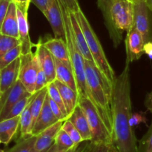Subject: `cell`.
Returning a JSON list of instances; mask_svg holds the SVG:
<instances>
[{
    "label": "cell",
    "instance_id": "obj_46",
    "mask_svg": "<svg viewBox=\"0 0 152 152\" xmlns=\"http://www.w3.org/2000/svg\"><path fill=\"white\" fill-rule=\"evenodd\" d=\"M66 151H68V150L63 149V148L58 146L56 143H53L46 152H65Z\"/></svg>",
    "mask_w": 152,
    "mask_h": 152
},
{
    "label": "cell",
    "instance_id": "obj_30",
    "mask_svg": "<svg viewBox=\"0 0 152 152\" xmlns=\"http://www.w3.org/2000/svg\"><path fill=\"white\" fill-rule=\"evenodd\" d=\"M22 55V47L21 45L16 46L15 48H12L9 51H7L5 54L3 55L1 58H0V70L3 69L10 65L11 62L16 60L17 58L20 57Z\"/></svg>",
    "mask_w": 152,
    "mask_h": 152
},
{
    "label": "cell",
    "instance_id": "obj_32",
    "mask_svg": "<svg viewBox=\"0 0 152 152\" xmlns=\"http://www.w3.org/2000/svg\"><path fill=\"white\" fill-rule=\"evenodd\" d=\"M62 129L69 135L70 137L72 139V140L74 141V142L76 145L83 142V140L82 138L81 135H80V132L76 129L75 126L72 124V123L70 122L68 120H65L63 122Z\"/></svg>",
    "mask_w": 152,
    "mask_h": 152
},
{
    "label": "cell",
    "instance_id": "obj_4",
    "mask_svg": "<svg viewBox=\"0 0 152 152\" xmlns=\"http://www.w3.org/2000/svg\"><path fill=\"white\" fill-rule=\"evenodd\" d=\"M105 22L114 45L117 47L123 39L122 34L134 26V4L130 0H112Z\"/></svg>",
    "mask_w": 152,
    "mask_h": 152
},
{
    "label": "cell",
    "instance_id": "obj_22",
    "mask_svg": "<svg viewBox=\"0 0 152 152\" xmlns=\"http://www.w3.org/2000/svg\"><path fill=\"white\" fill-rule=\"evenodd\" d=\"M20 116L0 121V140L1 143L8 145L19 129Z\"/></svg>",
    "mask_w": 152,
    "mask_h": 152
},
{
    "label": "cell",
    "instance_id": "obj_51",
    "mask_svg": "<svg viewBox=\"0 0 152 152\" xmlns=\"http://www.w3.org/2000/svg\"><path fill=\"white\" fill-rule=\"evenodd\" d=\"M0 143H1V140H0Z\"/></svg>",
    "mask_w": 152,
    "mask_h": 152
},
{
    "label": "cell",
    "instance_id": "obj_31",
    "mask_svg": "<svg viewBox=\"0 0 152 152\" xmlns=\"http://www.w3.org/2000/svg\"><path fill=\"white\" fill-rule=\"evenodd\" d=\"M54 143H56L58 146L65 150L70 149L76 145L72 139L70 137L69 135L62 129H61L58 132L57 135L55 138Z\"/></svg>",
    "mask_w": 152,
    "mask_h": 152
},
{
    "label": "cell",
    "instance_id": "obj_29",
    "mask_svg": "<svg viewBox=\"0 0 152 152\" xmlns=\"http://www.w3.org/2000/svg\"><path fill=\"white\" fill-rule=\"evenodd\" d=\"M34 94H28L26 96H25L24 97H22V99L19 101H18L13 107L10 109V112L8 113V114L6 117V119H10V118H13V117H19L21 115V114L22 113V111L25 110V108H26L27 105L29 104V102H31V99H32V96Z\"/></svg>",
    "mask_w": 152,
    "mask_h": 152
},
{
    "label": "cell",
    "instance_id": "obj_6",
    "mask_svg": "<svg viewBox=\"0 0 152 152\" xmlns=\"http://www.w3.org/2000/svg\"><path fill=\"white\" fill-rule=\"evenodd\" d=\"M78 104L83 108L90 127L93 145L106 143L112 145V136L107 129L105 123L99 116L93 102L87 97H79Z\"/></svg>",
    "mask_w": 152,
    "mask_h": 152
},
{
    "label": "cell",
    "instance_id": "obj_5",
    "mask_svg": "<svg viewBox=\"0 0 152 152\" xmlns=\"http://www.w3.org/2000/svg\"><path fill=\"white\" fill-rule=\"evenodd\" d=\"M75 14L86 37V42L93 57L94 62L99 71L102 73V75L105 77L107 81L113 87L114 80L117 77L112 66L110 65L105 56V52L97 36L95 34L90 22H88L83 10H80V11L75 13Z\"/></svg>",
    "mask_w": 152,
    "mask_h": 152
},
{
    "label": "cell",
    "instance_id": "obj_21",
    "mask_svg": "<svg viewBox=\"0 0 152 152\" xmlns=\"http://www.w3.org/2000/svg\"><path fill=\"white\" fill-rule=\"evenodd\" d=\"M55 85H56V88L59 90V93H60L61 96H62V101L65 105V108H66L67 114H68V118L70 117L71 114L74 111V108H76L77 105H78L79 101V95L77 92L71 89L66 85L63 84L59 80H55L54 81ZM68 120V119H67Z\"/></svg>",
    "mask_w": 152,
    "mask_h": 152
},
{
    "label": "cell",
    "instance_id": "obj_7",
    "mask_svg": "<svg viewBox=\"0 0 152 152\" xmlns=\"http://www.w3.org/2000/svg\"><path fill=\"white\" fill-rule=\"evenodd\" d=\"M20 68L19 80L23 84L26 90L31 94L36 93V80L37 73L40 68L38 58L33 50L20 56Z\"/></svg>",
    "mask_w": 152,
    "mask_h": 152
},
{
    "label": "cell",
    "instance_id": "obj_40",
    "mask_svg": "<svg viewBox=\"0 0 152 152\" xmlns=\"http://www.w3.org/2000/svg\"><path fill=\"white\" fill-rule=\"evenodd\" d=\"M146 122V117H145V113H136L132 114L131 117L130 123L132 127L138 126L141 123H145Z\"/></svg>",
    "mask_w": 152,
    "mask_h": 152
},
{
    "label": "cell",
    "instance_id": "obj_14",
    "mask_svg": "<svg viewBox=\"0 0 152 152\" xmlns=\"http://www.w3.org/2000/svg\"><path fill=\"white\" fill-rule=\"evenodd\" d=\"M42 44L50 51V53L55 59L61 61L67 66L72 68L65 39L62 38L54 37V38L47 40L45 42H42Z\"/></svg>",
    "mask_w": 152,
    "mask_h": 152
},
{
    "label": "cell",
    "instance_id": "obj_35",
    "mask_svg": "<svg viewBox=\"0 0 152 152\" xmlns=\"http://www.w3.org/2000/svg\"><path fill=\"white\" fill-rule=\"evenodd\" d=\"M93 146L94 145L91 142V141H83L75 145L65 152H91Z\"/></svg>",
    "mask_w": 152,
    "mask_h": 152
},
{
    "label": "cell",
    "instance_id": "obj_13",
    "mask_svg": "<svg viewBox=\"0 0 152 152\" xmlns=\"http://www.w3.org/2000/svg\"><path fill=\"white\" fill-rule=\"evenodd\" d=\"M68 16H69L70 22H71L72 35L76 45H77V48L80 50L85 59H88V60L94 62L93 57H92L91 53L88 46L86 42V37H85L83 30H82L81 26L79 23V21L77 19L75 13L68 11Z\"/></svg>",
    "mask_w": 152,
    "mask_h": 152
},
{
    "label": "cell",
    "instance_id": "obj_3",
    "mask_svg": "<svg viewBox=\"0 0 152 152\" xmlns=\"http://www.w3.org/2000/svg\"><path fill=\"white\" fill-rule=\"evenodd\" d=\"M59 7L62 11V18H63L64 28H65V41L68 46V53H69L70 60H71V67L77 83V93L79 97H87L91 100L90 93L86 81V68H85V59L78 50L75 41L72 35L71 31V22H70L68 11L63 6V4L57 0Z\"/></svg>",
    "mask_w": 152,
    "mask_h": 152
},
{
    "label": "cell",
    "instance_id": "obj_2",
    "mask_svg": "<svg viewBox=\"0 0 152 152\" xmlns=\"http://www.w3.org/2000/svg\"><path fill=\"white\" fill-rule=\"evenodd\" d=\"M85 68L91 101L96 108L99 116L112 136L111 98L113 87L99 71L94 62L85 59Z\"/></svg>",
    "mask_w": 152,
    "mask_h": 152
},
{
    "label": "cell",
    "instance_id": "obj_16",
    "mask_svg": "<svg viewBox=\"0 0 152 152\" xmlns=\"http://www.w3.org/2000/svg\"><path fill=\"white\" fill-rule=\"evenodd\" d=\"M64 121H58L41 133L37 135L35 148L37 152H46L54 143L55 138L59 131L62 129Z\"/></svg>",
    "mask_w": 152,
    "mask_h": 152
},
{
    "label": "cell",
    "instance_id": "obj_25",
    "mask_svg": "<svg viewBox=\"0 0 152 152\" xmlns=\"http://www.w3.org/2000/svg\"><path fill=\"white\" fill-rule=\"evenodd\" d=\"M33 126H34L33 119L28 104L20 115V121H19L20 137L24 138L31 136Z\"/></svg>",
    "mask_w": 152,
    "mask_h": 152
},
{
    "label": "cell",
    "instance_id": "obj_44",
    "mask_svg": "<svg viewBox=\"0 0 152 152\" xmlns=\"http://www.w3.org/2000/svg\"><path fill=\"white\" fill-rule=\"evenodd\" d=\"M144 104H145V106L147 108V110L152 113V91L147 94Z\"/></svg>",
    "mask_w": 152,
    "mask_h": 152
},
{
    "label": "cell",
    "instance_id": "obj_48",
    "mask_svg": "<svg viewBox=\"0 0 152 152\" xmlns=\"http://www.w3.org/2000/svg\"><path fill=\"white\" fill-rule=\"evenodd\" d=\"M2 105H3V99L1 98V96H0V111H1V108H2Z\"/></svg>",
    "mask_w": 152,
    "mask_h": 152
},
{
    "label": "cell",
    "instance_id": "obj_52",
    "mask_svg": "<svg viewBox=\"0 0 152 152\" xmlns=\"http://www.w3.org/2000/svg\"><path fill=\"white\" fill-rule=\"evenodd\" d=\"M0 96H1V94H0Z\"/></svg>",
    "mask_w": 152,
    "mask_h": 152
},
{
    "label": "cell",
    "instance_id": "obj_36",
    "mask_svg": "<svg viewBox=\"0 0 152 152\" xmlns=\"http://www.w3.org/2000/svg\"><path fill=\"white\" fill-rule=\"evenodd\" d=\"M64 7L70 12L77 13L81 10L78 0H59Z\"/></svg>",
    "mask_w": 152,
    "mask_h": 152
},
{
    "label": "cell",
    "instance_id": "obj_18",
    "mask_svg": "<svg viewBox=\"0 0 152 152\" xmlns=\"http://www.w3.org/2000/svg\"><path fill=\"white\" fill-rule=\"evenodd\" d=\"M17 18L19 40L21 42L22 47V54H26L32 50V47L34 45L30 39L28 13H25L17 7Z\"/></svg>",
    "mask_w": 152,
    "mask_h": 152
},
{
    "label": "cell",
    "instance_id": "obj_27",
    "mask_svg": "<svg viewBox=\"0 0 152 152\" xmlns=\"http://www.w3.org/2000/svg\"><path fill=\"white\" fill-rule=\"evenodd\" d=\"M21 45L19 39L4 35L0 33V58L16 46Z\"/></svg>",
    "mask_w": 152,
    "mask_h": 152
},
{
    "label": "cell",
    "instance_id": "obj_20",
    "mask_svg": "<svg viewBox=\"0 0 152 152\" xmlns=\"http://www.w3.org/2000/svg\"><path fill=\"white\" fill-rule=\"evenodd\" d=\"M68 120L71 122L72 124L75 126L76 129L78 130L83 141H91V134L88 122L83 108L80 107L79 104L74 108V111L70 115Z\"/></svg>",
    "mask_w": 152,
    "mask_h": 152
},
{
    "label": "cell",
    "instance_id": "obj_49",
    "mask_svg": "<svg viewBox=\"0 0 152 152\" xmlns=\"http://www.w3.org/2000/svg\"><path fill=\"white\" fill-rule=\"evenodd\" d=\"M130 1H132V3H134V1H137V0H130Z\"/></svg>",
    "mask_w": 152,
    "mask_h": 152
},
{
    "label": "cell",
    "instance_id": "obj_28",
    "mask_svg": "<svg viewBox=\"0 0 152 152\" xmlns=\"http://www.w3.org/2000/svg\"><path fill=\"white\" fill-rule=\"evenodd\" d=\"M48 88V94L50 99H51L52 100L54 101L56 104H57L58 106L60 108V109L62 110V113L65 115L66 120L68 119V114H67L66 108H65V105L63 103V101H62V96H61L60 93H59V90L56 88V85H55L54 82H52L48 84L47 86Z\"/></svg>",
    "mask_w": 152,
    "mask_h": 152
},
{
    "label": "cell",
    "instance_id": "obj_23",
    "mask_svg": "<svg viewBox=\"0 0 152 152\" xmlns=\"http://www.w3.org/2000/svg\"><path fill=\"white\" fill-rule=\"evenodd\" d=\"M54 59L56 65V80H59V82L77 92V83L72 68L67 66L63 62L55 58Z\"/></svg>",
    "mask_w": 152,
    "mask_h": 152
},
{
    "label": "cell",
    "instance_id": "obj_26",
    "mask_svg": "<svg viewBox=\"0 0 152 152\" xmlns=\"http://www.w3.org/2000/svg\"><path fill=\"white\" fill-rule=\"evenodd\" d=\"M37 136L31 135L28 137H20L16 145L5 152H37L35 142Z\"/></svg>",
    "mask_w": 152,
    "mask_h": 152
},
{
    "label": "cell",
    "instance_id": "obj_9",
    "mask_svg": "<svg viewBox=\"0 0 152 152\" xmlns=\"http://www.w3.org/2000/svg\"><path fill=\"white\" fill-rule=\"evenodd\" d=\"M133 4L134 27L142 34L145 42H147L150 38L148 8L145 0H137Z\"/></svg>",
    "mask_w": 152,
    "mask_h": 152
},
{
    "label": "cell",
    "instance_id": "obj_39",
    "mask_svg": "<svg viewBox=\"0 0 152 152\" xmlns=\"http://www.w3.org/2000/svg\"><path fill=\"white\" fill-rule=\"evenodd\" d=\"M11 1L13 0H0V31H1L4 18L7 14L9 4L11 2Z\"/></svg>",
    "mask_w": 152,
    "mask_h": 152
},
{
    "label": "cell",
    "instance_id": "obj_12",
    "mask_svg": "<svg viewBox=\"0 0 152 152\" xmlns=\"http://www.w3.org/2000/svg\"><path fill=\"white\" fill-rule=\"evenodd\" d=\"M35 53L38 58L40 67L45 74L48 83H52L56 80V65L54 57L43 45L41 40L35 45Z\"/></svg>",
    "mask_w": 152,
    "mask_h": 152
},
{
    "label": "cell",
    "instance_id": "obj_50",
    "mask_svg": "<svg viewBox=\"0 0 152 152\" xmlns=\"http://www.w3.org/2000/svg\"><path fill=\"white\" fill-rule=\"evenodd\" d=\"M0 152H5V151H3V150H1V149H0Z\"/></svg>",
    "mask_w": 152,
    "mask_h": 152
},
{
    "label": "cell",
    "instance_id": "obj_11",
    "mask_svg": "<svg viewBox=\"0 0 152 152\" xmlns=\"http://www.w3.org/2000/svg\"><path fill=\"white\" fill-rule=\"evenodd\" d=\"M43 14L50 23L54 37L65 39L63 18L57 0H49L48 6Z\"/></svg>",
    "mask_w": 152,
    "mask_h": 152
},
{
    "label": "cell",
    "instance_id": "obj_19",
    "mask_svg": "<svg viewBox=\"0 0 152 152\" xmlns=\"http://www.w3.org/2000/svg\"><path fill=\"white\" fill-rule=\"evenodd\" d=\"M0 33L4 35L19 39L18 28L17 6L15 1H11L7 9V14L3 22Z\"/></svg>",
    "mask_w": 152,
    "mask_h": 152
},
{
    "label": "cell",
    "instance_id": "obj_37",
    "mask_svg": "<svg viewBox=\"0 0 152 152\" xmlns=\"http://www.w3.org/2000/svg\"><path fill=\"white\" fill-rule=\"evenodd\" d=\"M49 103H50V108H51L53 114H54L55 117H56L58 120H59V121H65V120H66V118H65V115L62 113V110L60 109V108L58 106L57 104L54 101L50 99V97H49Z\"/></svg>",
    "mask_w": 152,
    "mask_h": 152
},
{
    "label": "cell",
    "instance_id": "obj_42",
    "mask_svg": "<svg viewBox=\"0 0 152 152\" xmlns=\"http://www.w3.org/2000/svg\"><path fill=\"white\" fill-rule=\"evenodd\" d=\"M31 3H33L43 13L48 6L49 0H31Z\"/></svg>",
    "mask_w": 152,
    "mask_h": 152
},
{
    "label": "cell",
    "instance_id": "obj_43",
    "mask_svg": "<svg viewBox=\"0 0 152 152\" xmlns=\"http://www.w3.org/2000/svg\"><path fill=\"white\" fill-rule=\"evenodd\" d=\"M13 1H15L18 7H19L21 10H22L25 13H28L31 0H13Z\"/></svg>",
    "mask_w": 152,
    "mask_h": 152
},
{
    "label": "cell",
    "instance_id": "obj_45",
    "mask_svg": "<svg viewBox=\"0 0 152 152\" xmlns=\"http://www.w3.org/2000/svg\"><path fill=\"white\" fill-rule=\"evenodd\" d=\"M144 53L152 59V42L148 41L144 45Z\"/></svg>",
    "mask_w": 152,
    "mask_h": 152
},
{
    "label": "cell",
    "instance_id": "obj_17",
    "mask_svg": "<svg viewBox=\"0 0 152 152\" xmlns=\"http://www.w3.org/2000/svg\"><path fill=\"white\" fill-rule=\"evenodd\" d=\"M20 57L6 66L1 71V83H0V94L1 96L10 90L19 78L20 68Z\"/></svg>",
    "mask_w": 152,
    "mask_h": 152
},
{
    "label": "cell",
    "instance_id": "obj_33",
    "mask_svg": "<svg viewBox=\"0 0 152 152\" xmlns=\"http://www.w3.org/2000/svg\"><path fill=\"white\" fill-rule=\"evenodd\" d=\"M138 152H152V122L148 132L138 142Z\"/></svg>",
    "mask_w": 152,
    "mask_h": 152
},
{
    "label": "cell",
    "instance_id": "obj_47",
    "mask_svg": "<svg viewBox=\"0 0 152 152\" xmlns=\"http://www.w3.org/2000/svg\"><path fill=\"white\" fill-rule=\"evenodd\" d=\"M147 4V7L152 12V0H145Z\"/></svg>",
    "mask_w": 152,
    "mask_h": 152
},
{
    "label": "cell",
    "instance_id": "obj_24",
    "mask_svg": "<svg viewBox=\"0 0 152 152\" xmlns=\"http://www.w3.org/2000/svg\"><path fill=\"white\" fill-rule=\"evenodd\" d=\"M48 94L47 87L44 88L42 90L36 92L32 96L31 102L29 103V108L31 111V116L33 119V125L34 126L42 109L43 105H44L45 100L46 96ZM34 127V126H33Z\"/></svg>",
    "mask_w": 152,
    "mask_h": 152
},
{
    "label": "cell",
    "instance_id": "obj_38",
    "mask_svg": "<svg viewBox=\"0 0 152 152\" xmlns=\"http://www.w3.org/2000/svg\"><path fill=\"white\" fill-rule=\"evenodd\" d=\"M112 0H97L98 7L102 11L103 15L105 22L108 19V13H109V7L111 5V3Z\"/></svg>",
    "mask_w": 152,
    "mask_h": 152
},
{
    "label": "cell",
    "instance_id": "obj_34",
    "mask_svg": "<svg viewBox=\"0 0 152 152\" xmlns=\"http://www.w3.org/2000/svg\"><path fill=\"white\" fill-rule=\"evenodd\" d=\"M48 80L47 77H46L44 71L42 69V68L40 67L39 69L38 73H37V80H36V87H35V91L36 92L42 90L44 88L47 87L48 86Z\"/></svg>",
    "mask_w": 152,
    "mask_h": 152
},
{
    "label": "cell",
    "instance_id": "obj_8",
    "mask_svg": "<svg viewBox=\"0 0 152 152\" xmlns=\"http://www.w3.org/2000/svg\"><path fill=\"white\" fill-rule=\"evenodd\" d=\"M145 41L142 34L134 28L132 27L127 32L126 38V61L131 63L134 61L138 60L144 53Z\"/></svg>",
    "mask_w": 152,
    "mask_h": 152
},
{
    "label": "cell",
    "instance_id": "obj_1",
    "mask_svg": "<svg viewBox=\"0 0 152 152\" xmlns=\"http://www.w3.org/2000/svg\"><path fill=\"white\" fill-rule=\"evenodd\" d=\"M111 111L112 152H138L137 140L130 123L132 111L130 62L128 61L113 85Z\"/></svg>",
    "mask_w": 152,
    "mask_h": 152
},
{
    "label": "cell",
    "instance_id": "obj_41",
    "mask_svg": "<svg viewBox=\"0 0 152 152\" xmlns=\"http://www.w3.org/2000/svg\"><path fill=\"white\" fill-rule=\"evenodd\" d=\"M91 152H112V148L109 144L99 143L94 145Z\"/></svg>",
    "mask_w": 152,
    "mask_h": 152
},
{
    "label": "cell",
    "instance_id": "obj_15",
    "mask_svg": "<svg viewBox=\"0 0 152 152\" xmlns=\"http://www.w3.org/2000/svg\"><path fill=\"white\" fill-rule=\"evenodd\" d=\"M58 121L59 120L56 119L50 108V103H49V96L48 94H47L42 109L33 127L32 135L37 136L46 129L57 123Z\"/></svg>",
    "mask_w": 152,
    "mask_h": 152
},
{
    "label": "cell",
    "instance_id": "obj_10",
    "mask_svg": "<svg viewBox=\"0 0 152 152\" xmlns=\"http://www.w3.org/2000/svg\"><path fill=\"white\" fill-rule=\"evenodd\" d=\"M28 94L30 93L18 79L11 88L1 96L3 99V105L0 111V121L5 120L12 107Z\"/></svg>",
    "mask_w": 152,
    "mask_h": 152
}]
</instances>
